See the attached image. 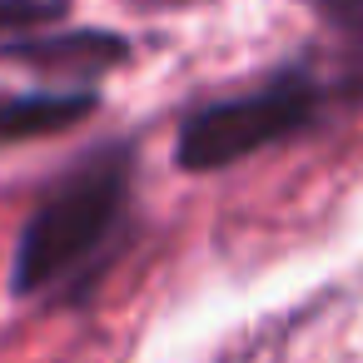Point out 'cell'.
<instances>
[{
  "label": "cell",
  "mask_w": 363,
  "mask_h": 363,
  "mask_svg": "<svg viewBox=\"0 0 363 363\" xmlns=\"http://www.w3.org/2000/svg\"><path fill=\"white\" fill-rule=\"evenodd\" d=\"M95 110L90 90H45V95H11L0 100V145H21V140H45L70 125H80Z\"/></svg>",
  "instance_id": "4"
},
{
  "label": "cell",
  "mask_w": 363,
  "mask_h": 363,
  "mask_svg": "<svg viewBox=\"0 0 363 363\" xmlns=\"http://www.w3.org/2000/svg\"><path fill=\"white\" fill-rule=\"evenodd\" d=\"M125 50H130V45H125L120 35L80 30V35H50V40H6V45H0V60H16V65H30V70L100 75V70L120 65Z\"/></svg>",
  "instance_id": "3"
},
{
  "label": "cell",
  "mask_w": 363,
  "mask_h": 363,
  "mask_svg": "<svg viewBox=\"0 0 363 363\" xmlns=\"http://www.w3.org/2000/svg\"><path fill=\"white\" fill-rule=\"evenodd\" d=\"M318 85L308 75H279L269 90L259 95H244V100H219L199 115L184 120L179 130V145H174V160L179 169H224L254 150H269L298 130L313 125L318 115Z\"/></svg>",
  "instance_id": "2"
},
{
  "label": "cell",
  "mask_w": 363,
  "mask_h": 363,
  "mask_svg": "<svg viewBox=\"0 0 363 363\" xmlns=\"http://www.w3.org/2000/svg\"><path fill=\"white\" fill-rule=\"evenodd\" d=\"M130 199V155L105 150L85 169H75L21 229L11 284L16 294H40L70 269H80L120 224Z\"/></svg>",
  "instance_id": "1"
},
{
  "label": "cell",
  "mask_w": 363,
  "mask_h": 363,
  "mask_svg": "<svg viewBox=\"0 0 363 363\" xmlns=\"http://www.w3.org/2000/svg\"><path fill=\"white\" fill-rule=\"evenodd\" d=\"M313 6L333 21V26H348V30H363V0H313Z\"/></svg>",
  "instance_id": "7"
},
{
  "label": "cell",
  "mask_w": 363,
  "mask_h": 363,
  "mask_svg": "<svg viewBox=\"0 0 363 363\" xmlns=\"http://www.w3.org/2000/svg\"><path fill=\"white\" fill-rule=\"evenodd\" d=\"M333 95H343V100H358V105H363V40H358L353 50H343L338 75H333Z\"/></svg>",
  "instance_id": "6"
},
{
  "label": "cell",
  "mask_w": 363,
  "mask_h": 363,
  "mask_svg": "<svg viewBox=\"0 0 363 363\" xmlns=\"http://www.w3.org/2000/svg\"><path fill=\"white\" fill-rule=\"evenodd\" d=\"M65 16V0H0V30H26Z\"/></svg>",
  "instance_id": "5"
}]
</instances>
